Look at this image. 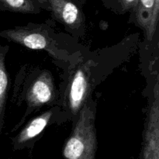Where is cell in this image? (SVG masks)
Instances as JSON below:
<instances>
[{"mask_svg": "<svg viewBox=\"0 0 159 159\" xmlns=\"http://www.w3.org/2000/svg\"><path fill=\"white\" fill-rule=\"evenodd\" d=\"M98 142L95 127V111L85 103L69 138L65 141L62 155L65 159H96Z\"/></svg>", "mask_w": 159, "mask_h": 159, "instance_id": "1", "label": "cell"}, {"mask_svg": "<svg viewBox=\"0 0 159 159\" xmlns=\"http://www.w3.org/2000/svg\"><path fill=\"white\" fill-rule=\"evenodd\" d=\"M91 68L87 62H79L70 72L65 91V106L72 115L79 114L86 103L92 88Z\"/></svg>", "mask_w": 159, "mask_h": 159, "instance_id": "2", "label": "cell"}, {"mask_svg": "<svg viewBox=\"0 0 159 159\" xmlns=\"http://www.w3.org/2000/svg\"><path fill=\"white\" fill-rule=\"evenodd\" d=\"M2 37L22 45L28 49L43 50L56 59L63 57L55 41L49 36L46 30L38 26H18L0 32Z\"/></svg>", "mask_w": 159, "mask_h": 159, "instance_id": "3", "label": "cell"}, {"mask_svg": "<svg viewBox=\"0 0 159 159\" xmlns=\"http://www.w3.org/2000/svg\"><path fill=\"white\" fill-rule=\"evenodd\" d=\"M155 99L149 108L144 132L141 159H159V96L158 83Z\"/></svg>", "mask_w": 159, "mask_h": 159, "instance_id": "4", "label": "cell"}, {"mask_svg": "<svg viewBox=\"0 0 159 159\" xmlns=\"http://www.w3.org/2000/svg\"><path fill=\"white\" fill-rule=\"evenodd\" d=\"M56 89L51 73L42 71L30 85L26 93V104L30 109L39 108L55 100Z\"/></svg>", "mask_w": 159, "mask_h": 159, "instance_id": "5", "label": "cell"}, {"mask_svg": "<svg viewBox=\"0 0 159 159\" xmlns=\"http://www.w3.org/2000/svg\"><path fill=\"white\" fill-rule=\"evenodd\" d=\"M52 115L53 110H51L31 120L12 141L14 149L20 150L26 147H30L35 138L46 128Z\"/></svg>", "mask_w": 159, "mask_h": 159, "instance_id": "6", "label": "cell"}, {"mask_svg": "<svg viewBox=\"0 0 159 159\" xmlns=\"http://www.w3.org/2000/svg\"><path fill=\"white\" fill-rule=\"evenodd\" d=\"M54 17L71 29H78L82 23L79 8L70 0H48Z\"/></svg>", "mask_w": 159, "mask_h": 159, "instance_id": "7", "label": "cell"}, {"mask_svg": "<svg viewBox=\"0 0 159 159\" xmlns=\"http://www.w3.org/2000/svg\"><path fill=\"white\" fill-rule=\"evenodd\" d=\"M155 0H138L135 6V16L137 22L146 31L147 37L150 31Z\"/></svg>", "mask_w": 159, "mask_h": 159, "instance_id": "8", "label": "cell"}, {"mask_svg": "<svg viewBox=\"0 0 159 159\" xmlns=\"http://www.w3.org/2000/svg\"><path fill=\"white\" fill-rule=\"evenodd\" d=\"M9 87V76L5 64V53L0 47V133L3 124L6 96Z\"/></svg>", "mask_w": 159, "mask_h": 159, "instance_id": "9", "label": "cell"}, {"mask_svg": "<svg viewBox=\"0 0 159 159\" xmlns=\"http://www.w3.org/2000/svg\"><path fill=\"white\" fill-rule=\"evenodd\" d=\"M0 2L11 11L23 13H33L36 8L32 0H0Z\"/></svg>", "mask_w": 159, "mask_h": 159, "instance_id": "10", "label": "cell"}, {"mask_svg": "<svg viewBox=\"0 0 159 159\" xmlns=\"http://www.w3.org/2000/svg\"><path fill=\"white\" fill-rule=\"evenodd\" d=\"M158 12H159V0H155V4H154L153 12H152V23H151L150 31L149 34L148 36V38L149 40H152V37H154L155 30H156V26L158 23Z\"/></svg>", "mask_w": 159, "mask_h": 159, "instance_id": "11", "label": "cell"}, {"mask_svg": "<svg viewBox=\"0 0 159 159\" xmlns=\"http://www.w3.org/2000/svg\"><path fill=\"white\" fill-rule=\"evenodd\" d=\"M119 2L125 10H128L135 7L138 0H119Z\"/></svg>", "mask_w": 159, "mask_h": 159, "instance_id": "12", "label": "cell"}]
</instances>
